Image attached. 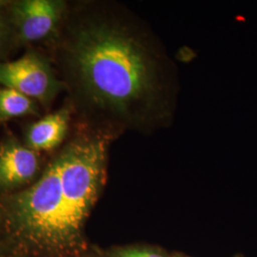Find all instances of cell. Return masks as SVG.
I'll return each mask as SVG.
<instances>
[{
  "label": "cell",
  "mask_w": 257,
  "mask_h": 257,
  "mask_svg": "<svg viewBox=\"0 0 257 257\" xmlns=\"http://www.w3.org/2000/svg\"><path fill=\"white\" fill-rule=\"evenodd\" d=\"M106 158L102 138H79L67 145L36 183L6 201L15 231L48 252L71 248L98 196Z\"/></svg>",
  "instance_id": "6da1fadb"
},
{
  "label": "cell",
  "mask_w": 257,
  "mask_h": 257,
  "mask_svg": "<svg viewBox=\"0 0 257 257\" xmlns=\"http://www.w3.org/2000/svg\"><path fill=\"white\" fill-rule=\"evenodd\" d=\"M0 84L43 104L51 101L60 89L49 63L35 53L0 63Z\"/></svg>",
  "instance_id": "3957f363"
},
{
  "label": "cell",
  "mask_w": 257,
  "mask_h": 257,
  "mask_svg": "<svg viewBox=\"0 0 257 257\" xmlns=\"http://www.w3.org/2000/svg\"><path fill=\"white\" fill-rule=\"evenodd\" d=\"M39 169L37 152L15 138L0 144V191L8 192L32 181Z\"/></svg>",
  "instance_id": "5b68a950"
},
{
  "label": "cell",
  "mask_w": 257,
  "mask_h": 257,
  "mask_svg": "<svg viewBox=\"0 0 257 257\" xmlns=\"http://www.w3.org/2000/svg\"><path fill=\"white\" fill-rule=\"evenodd\" d=\"M37 112L35 102L14 89L0 88V120L19 117Z\"/></svg>",
  "instance_id": "52a82bcc"
},
{
  "label": "cell",
  "mask_w": 257,
  "mask_h": 257,
  "mask_svg": "<svg viewBox=\"0 0 257 257\" xmlns=\"http://www.w3.org/2000/svg\"><path fill=\"white\" fill-rule=\"evenodd\" d=\"M64 4L55 0H22L12 5V17L19 37L35 42L49 37L60 21Z\"/></svg>",
  "instance_id": "277c9868"
},
{
  "label": "cell",
  "mask_w": 257,
  "mask_h": 257,
  "mask_svg": "<svg viewBox=\"0 0 257 257\" xmlns=\"http://www.w3.org/2000/svg\"><path fill=\"white\" fill-rule=\"evenodd\" d=\"M70 113L60 110L32 124L26 135L27 147L35 152L51 151L57 147L67 135Z\"/></svg>",
  "instance_id": "8992f818"
},
{
  "label": "cell",
  "mask_w": 257,
  "mask_h": 257,
  "mask_svg": "<svg viewBox=\"0 0 257 257\" xmlns=\"http://www.w3.org/2000/svg\"><path fill=\"white\" fill-rule=\"evenodd\" d=\"M3 29H4V24H3L2 18H1V16H0V38H1L2 35H3Z\"/></svg>",
  "instance_id": "9c48e42d"
},
{
  "label": "cell",
  "mask_w": 257,
  "mask_h": 257,
  "mask_svg": "<svg viewBox=\"0 0 257 257\" xmlns=\"http://www.w3.org/2000/svg\"><path fill=\"white\" fill-rule=\"evenodd\" d=\"M67 57L81 92L99 108L128 114L155 94L150 56L121 28L104 22L83 25L75 32Z\"/></svg>",
  "instance_id": "7a4b0ae2"
},
{
  "label": "cell",
  "mask_w": 257,
  "mask_h": 257,
  "mask_svg": "<svg viewBox=\"0 0 257 257\" xmlns=\"http://www.w3.org/2000/svg\"><path fill=\"white\" fill-rule=\"evenodd\" d=\"M2 5H3V2H2V1H0V7H1Z\"/></svg>",
  "instance_id": "30bf717a"
},
{
  "label": "cell",
  "mask_w": 257,
  "mask_h": 257,
  "mask_svg": "<svg viewBox=\"0 0 257 257\" xmlns=\"http://www.w3.org/2000/svg\"><path fill=\"white\" fill-rule=\"evenodd\" d=\"M113 257H164L157 252L149 249H138V248H130L122 250Z\"/></svg>",
  "instance_id": "ba28073f"
}]
</instances>
